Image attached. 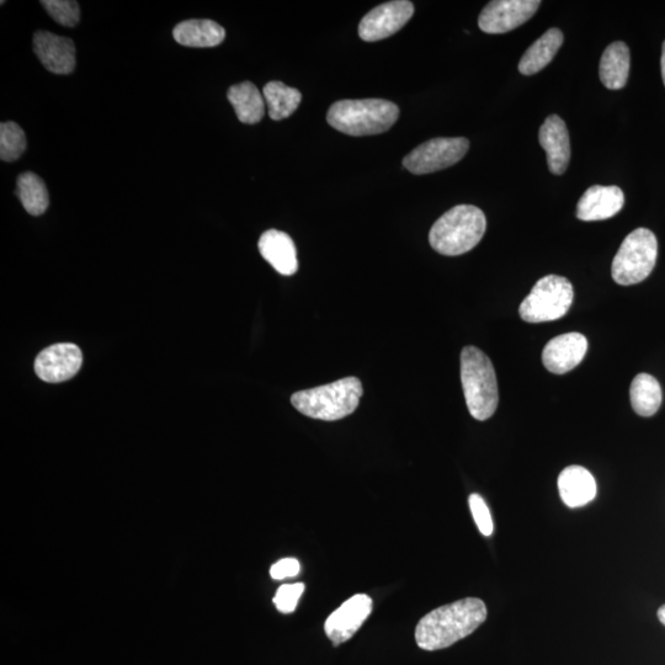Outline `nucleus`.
I'll use <instances>...</instances> for the list:
<instances>
[{
	"mask_svg": "<svg viewBox=\"0 0 665 665\" xmlns=\"http://www.w3.org/2000/svg\"><path fill=\"white\" fill-rule=\"evenodd\" d=\"M658 619L665 626V605L658 609Z\"/></svg>",
	"mask_w": 665,
	"mask_h": 665,
	"instance_id": "2f4dec72",
	"label": "nucleus"
},
{
	"mask_svg": "<svg viewBox=\"0 0 665 665\" xmlns=\"http://www.w3.org/2000/svg\"><path fill=\"white\" fill-rule=\"evenodd\" d=\"M487 619L481 599L466 598L441 606L418 622L416 642L423 651H439L472 635Z\"/></svg>",
	"mask_w": 665,
	"mask_h": 665,
	"instance_id": "f257e3e1",
	"label": "nucleus"
},
{
	"mask_svg": "<svg viewBox=\"0 0 665 665\" xmlns=\"http://www.w3.org/2000/svg\"><path fill=\"white\" fill-rule=\"evenodd\" d=\"M265 104L271 120L287 119L299 108L302 100L300 90L287 87L283 82H270L263 89Z\"/></svg>",
	"mask_w": 665,
	"mask_h": 665,
	"instance_id": "b1692460",
	"label": "nucleus"
},
{
	"mask_svg": "<svg viewBox=\"0 0 665 665\" xmlns=\"http://www.w3.org/2000/svg\"><path fill=\"white\" fill-rule=\"evenodd\" d=\"M34 51L47 71L69 74L76 68V46L67 37L49 31H37L34 35Z\"/></svg>",
	"mask_w": 665,
	"mask_h": 665,
	"instance_id": "4468645a",
	"label": "nucleus"
},
{
	"mask_svg": "<svg viewBox=\"0 0 665 665\" xmlns=\"http://www.w3.org/2000/svg\"><path fill=\"white\" fill-rule=\"evenodd\" d=\"M300 571L301 565L296 558H284V560H280L274 566H271L270 576L275 581H284V579L299 576Z\"/></svg>",
	"mask_w": 665,
	"mask_h": 665,
	"instance_id": "c756f323",
	"label": "nucleus"
},
{
	"mask_svg": "<svg viewBox=\"0 0 665 665\" xmlns=\"http://www.w3.org/2000/svg\"><path fill=\"white\" fill-rule=\"evenodd\" d=\"M413 14L414 5L408 0L383 3L360 21V39L367 42L385 40L398 33L412 19Z\"/></svg>",
	"mask_w": 665,
	"mask_h": 665,
	"instance_id": "9d476101",
	"label": "nucleus"
},
{
	"mask_svg": "<svg viewBox=\"0 0 665 665\" xmlns=\"http://www.w3.org/2000/svg\"><path fill=\"white\" fill-rule=\"evenodd\" d=\"M26 150L25 132L15 122L0 125V158L3 162L17 161Z\"/></svg>",
	"mask_w": 665,
	"mask_h": 665,
	"instance_id": "a878e982",
	"label": "nucleus"
},
{
	"mask_svg": "<svg viewBox=\"0 0 665 665\" xmlns=\"http://www.w3.org/2000/svg\"><path fill=\"white\" fill-rule=\"evenodd\" d=\"M303 592H305L303 583L281 585L274 597L276 609L283 614L294 613Z\"/></svg>",
	"mask_w": 665,
	"mask_h": 665,
	"instance_id": "cd10ccee",
	"label": "nucleus"
},
{
	"mask_svg": "<svg viewBox=\"0 0 665 665\" xmlns=\"http://www.w3.org/2000/svg\"><path fill=\"white\" fill-rule=\"evenodd\" d=\"M587 350L588 340L583 334H562L546 344L542 361L552 374L563 375L582 363Z\"/></svg>",
	"mask_w": 665,
	"mask_h": 665,
	"instance_id": "ddd939ff",
	"label": "nucleus"
},
{
	"mask_svg": "<svg viewBox=\"0 0 665 665\" xmlns=\"http://www.w3.org/2000/svg\"><path fill=\"white\" fill-rule=\"evenodd\" d=\"M486 228V216L478 207L455 206L434 223L429 233L430 246L440 254L456 257L475 248Z\"/></svg>",
	"mask_w": 665,
	"mask_h": 665,
	"instance_id": "20e7f679",
	"label": "nucleus"
},
{
	"mask_svg": "<svg viewBox=\"0 0 665 665\" xmlns=\"http://www.w3.org/2000/svg\"><path fill=\"white\" fill-rule=\"evenodd\" d=\"M625 196L619 186L594 185L585 191L577 205V217L584 222L604 221L619 214Z\"/></svg>",
	"mask_w": 665,
	"mask_h": 665,
	"instance_id": "2eb2a0df",
	"label": "nucleus"
},
{
	"mask_svg": "<svg viewBox=\"0 0 665 665\" xmlns=\"http://www.w3.org/2000/svg\"><path fill=\"white\" fill-rule=\"evenodd\" d=\"M468 148L470 141L464 137L434 138L407 154L403 166L416 175L439 172L459 163L466 156Z\"/></svg>",
	"mask_w": 665,
	"mask_h": 665,
	"instance_id": "6e6552de",
	"label": "nucleus"
},
{
	"mask_svg": "<svg viewBox=\"0 0 665 665\" xmlns=\"http://www.w3.org/2000/svg\"><path fill=\"white\" fill-rule=\"evenodd\" d=\"M173 36L178 44L196 49L216 47L226 39V30L209 19L186 20L175 26Z\"/></svg>",
	"mask_w": 665,
	"mask_h": 665,
	"instance_id": "6ab92c4d",
	"label": "nucleus"
},
{
	"mask_svg": "<svg viewBox=\"0 0 665 665\" xmlns=\"http://www.w3.org/2000/svg\"><path fill=\"white\" fill-rule=\"evenodd\" d=\"M631 56L625 42L617 41L606 47L600 60V81L610 90H619L629 81Z\"/></svg>",
	"mask_w": 665,
	"mask_h": 665,
	"instance_id": "aec40b11",
	"label": "nucleus"
},
{
	"mask_svg": "<svg viewBox=\"0 0 665 665\" xmlns=\"http://www.w3.org/2000/svg\"><path fill=\"white\" fill-rule=\"evenodd\" d=\"M41 5L56 23L67 26V28H73V26L79 23V19H81V9H79L77 2H69V0H44V2H41Z\"/></svg>",
	"mask_w": 665,
	"mask_h": 665,
	"instance_id": "bb28decb",
	"label": "nucleus"
},
{
	"mask_svg": "<svg viewBox=\"0 0 665 665\" xmlns=\"http://www.w3.org/2000/svg\"><path fill=\"white\" fill-rule=\"evenodd\" d=\"M83 364L77 345L62 343L42 350L35 361V371L42 381L60 383L71 380Z\"/></svg>",
	"mask_w": 665,
	"mask_h": 665,
	"instance_id": "9b49d317",
	"label": "nucleus"
},
{
	"mask_svg": "<svg viewBox=\"0 0 665 665\" xmlns=\"http://www.w3.org/2000/svg\"><path fill=\"white\" fill-rule=\"evenodd\" d=\"M372 613L369 595L356 594L329 615L324 631L335 647L350 640Z\"/></svg>",
	"mask_w": 665,
	"mask_h": 665,
	"instance_id": "f8f14e48",
	"label": "nucleus"
},
{
	"mask_svg": "<svg viewBox=\"0 0 665 665\" xmlns=\"http://www.w3.org/2000/svg\"><path fill=\"white\" fill-rule=\"evenodd\" d=\"M562 44L563 34L560 29L547 30L521 57L519 62L520 73L524 76H534V74L542 71L547 65H550Z\"/></svg>",
	"mask_w": 665,
	"mask_h": 665,
	"instance_id": "412c9836",
	"label": "nucleus"
},
{
	"mask_svg": "<svg viewBox=\"0 0 665 665\" xmlns=\"http://www.w3.org/2000/svg\"><path fill=\"white\" fill-rule=\"evenodd\" d=\"M262 257L279 274L291 276L299 269L294 241L285 232L269 230L262 234L258 243Z\"/></svg>",
	"mask_w": 665,
	"mask_h": 665,
	"instance_id": "f3484780",
	"label": "nucleus"
},
{
	"mask_svg": "<svg viewBox=\"0 0 665 665\" xmlns=\"http://www.w3.org/2000/svg\"><path fill=\"white\" fill-rule=\"evenodd\" d=\"M17 196L30 215L40 216L49 209V191L44 180L35 173L25 172L19 175Z\"/></svg>",
	"mask_w": 665,
	"mask_h": 665,
	"instance_id": "393cba45",
	"label": "nucleus"
},
{
	"mask_svg": "<svg viewBox=\"0 0 665 665\" xmlns=\"http://www.w3.org/2000/svg\"><path fill=\"white\" fill-rule=\"evenodd\" d=\"M558 491L569 508H581L597 497V482L582 466H569L558 477Z\"/></svg>",
	"mask_w": 665,
	"mask_h": 665,
	"instance_id": "a211bd4d",
	"label": "nucleus"
},
{
	"mask_svg": "<svg viewBox=\"0 0 665 665\" xmlns=\"http://www.w3.org/2000/svg\"><path fill=\"white\" fill-rule=\"evenodd\" d=\"M540 145L546 151L550 172L562 175L571 161V141L566 122L558 115L547 117L539 132Z\"/></svg>",
	"mask_w": 665,
	"mask_h": 665,
	"instance_id": "dca6fc26",
	"label": "nucleus"
},
{
	"mask_svg": "<svg viewBox=\"0 0 665 665\" xmlns=\"http://www.w3.org/2000/svg\"><path fill=\"white\" fill-rule=\"evenodd\" d=\"M661 68H662V78H663V82H664V85H665V41H664L663 49H662Z\"/></svg>",
	"mask_w": 665,
	"mask_h": 665,
	"instance_id": "7c9ffc66",
	"label": "nucleus"
},
{
	"mask_svg": "<svg viewBox=\"0 0 665 665\" xmlns=\"http://www.w3.org/2000/svg\"><path fill=\"white\" fill-rule=\"evenodd\" d=\"M468 504H470L471 513L473 519H475L478 530H480L481 534L484 536H491L494 530L493 519L484 499L480 494L473 493L470 498H468Z\"/></svg>",
	"mask_w": 665,
	"mask_h": 665,
	"instance_id": "c85d7f7f",
	"label": "nucleus"
},
{
	"mask_svg": "<svg viewBox=\"0 0 665 665\" xmlns=\"http://www.w3.org/2000/svg\"><path fill=\"white\" fill-rule=\"evenodd\" d=\"M363 393L359 379L345 377L329 385L296 392L291 403L303 416L335 422L356 411Z\"/></svg>",
	"mask_w": 665,
	"mask_h": 665,
	"instance_id": "7ed1b4c3",
	"label": "nucleus"
},
{
	"mask_svg": "<svg viewBox=\"0 0 665 665\" xmlns=\"http://www.w3.org/2000/svg\"><path fill=\"white\" fill-rule=\"evenodd\" d=\"M539 0H493L482 10L478 26L486 34L509 33L534 17Z\"/></svg>",
	"mask_w": 665,
	"mask_h": 665,
	"instance_id": "1a4fd4ad",
	"label": "nucleus"
},
{
	"mask_svg": "<svg viewBox=\"0 0 665 665\" xmlns=\"http://www.w3.org/2000/svg\"><path fill=\"white\" fill-rule=\"evenodd\" d=\"M630 397L638 416L652 417L661 408L662 388L652 375L640 374L631 383Z\"/></svg>",
	"mask_w": 665,
	"mask_h": 665,
	"instance_id": "5701e85b",
	"label": "nucleus"
},
{
	"mask_svg": "<svg viewBox=\"0 0 665 665\" xmlns=\"http://www.w3.org/2000/svg\"><path fill=\"white\" fill-rule=\"evenodd\" d=\"M399 117L395 103L382 99L340 100L328 110L327 121L345 135H380L391 129Z\"/></svg>",
	"mask_w": 665,
	"mask_h": 665,
	"instance_id": "f03ea898",
	"label": "nucleus"
},
{
	"mask_svg": "<svg viewBox=\"0 0 665 665\" xmlns=\"http://www.w3.org/2000/svg\"><path fill=\"white\" fill-rule=\"evenodd\" d=\"M461 381L471 416L481 422L491 418L499 403L498 382L492 361L482 350H462Z\"/></svg>",
	"mask_w": 665,
	"mask_h": 665,
	"instance_id": "39448f33",
	"label": "nucleus"
},
{
	"mask_svg": "<svg viewBox=\"0 0 665 665\" xmlns=\"http://www.w3.org/2000/svg\"><path fill=\"white\" fill-rule=\"evenodd\" d=\"M658 242L647 228L629 234L616 253L611 274L616 284L636 285L646 280L656 266Z\"/></svg>",
	"mask_w": 665,
	"mask_h": 665,
	"instance_id": "423d86ee",
	"label": "nucleus"
},
{
	"mask_svg": "<svg viewBox=\"0 0 665 665\" xmlns=\"http://www.w3.org/2000/svg\"><path fill=\"white\" fill-rule=\"evenodd\" d=\"M230 100L238 120L243 124L254 125L263 120L265 115V99L253 83L243 82L232 85L228 89Z\"/></svg>",
	"mask_w": 665,
	"mask_h": 665,
	"instance_id": "4be33fe9",
	"label": "nucleus"
},
{
	"mask_svg": "<svg viewBox=\"0 0 665 665\" xmlns=\"http://www.w3.org/2000/svg\"><path fill=\"white\" fill-rule=\"evenodd\" d=\"M573 302V286L558 275H547L537 281L534 289L521 302L520 317L528 323L557 321L567 315Z\"/></svg>",
	"mask_w": 665,
	"mask_h": 665,
	"instance_id": "0eeeda50",
	"label": "nucleus"
}]
</instances>
